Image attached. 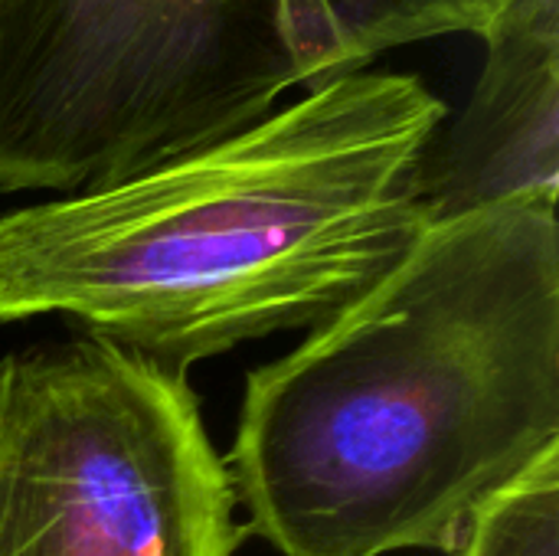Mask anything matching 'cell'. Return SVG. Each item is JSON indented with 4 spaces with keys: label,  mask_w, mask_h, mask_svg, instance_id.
Instances as JSON below:
<instances>
[{
    "label": "cell",
    "mask_w": 559,
    "mask_h": 556,
    "mask_svg": "<svg viewBox=\"0 0 559 556\" xmlns=\"http://www.w3.org/2000/svg\"><path fill=\"white\" fill-rule=\"evenodd\" d=\"M449 105L360 69L134 177L0 216V324L59 315L167 370L314 331L426 229Z\"/></svg>",
    "instance_id": "cell-2"
},
{
    "label": "cell",
    "mask_w": 559,
    "mask_h": 556,
    "mask_svg": "<svg viewBox=\"0 0 559 556\" xmlns=\"http://www.w3.org/2000/svg\"><path fill=\"white\" fill-rule=\"evenodd\" d=\"M557 446V206L521 203L429 223L252 370L226 469L246 534L282 556H452Z\"/></svg>",
    "instance_id": "cell-1"
},
{
    "label": "cell",
    "mask_w": 559,
    "mask_h": 556,
    "mask_svg": "<svg viewBox=\"0 0 559 556\" xmlns=\"http://www.w3.org/2000/svg\"><path fill=\"white\" fill-rule=\"evenodd\" d=\"M236 508L187 374L88 331L0 357V556H233Z\"/></svg>",
    "instance_id": "cell-4"
},
{
    "label": "cell",
    "mask_w": 559,
    "mask_h": 556,
    "mask_svg": "<svg viewBox=\"0 0 559 556\" xmlns=\"http://www.w3.org/2000/svg\"><path fill=\"white\" fill-rule=\"evenodd\" d=\"M452 556H559V446L472 518Z\"/></svg>",
    "instance_id": "cell-7"
},
{
    "label": "cell",
    "mask_w": 559,
    "mask_h": 556,
    "mask_svg": "<svg viewBox=\"0 0 559 556\" xmlns=\"http://www.w3.org/2000/svg\"><path fill=\"white\" fill-rule=\"evenodd\" d=\"M468 102L445 115L419 164L429 223L495 206H557L559 0H518L481 33Z\"/></svg>",
    "instance_id": "cell-5"
},
{
    "label": "cell",
    "mask_w": 559,
    "mask_h": 556,
    "mask_svg": "<svg viewBox=\"0 0 559 556\" xmlns=\"http://www.w3.org/2000/svg\"><path fill=\"white\" fill-rule=\"evenodd\" d=\"M341 75L334 0H0V193H79Z\"/></svg>",
    "instance_id": "cell-3"
},
{
    "label": "cell",
    "mask_w": 559,
    "mask_h": 556,
    "mask_svg": "<svg viewBox=\"0 0 559 556\" xmlns=\"http://www.w3.org/2000/svg\"><path fill=\"white\" fill-rule=\"evenodd\" d=\"M518 0H337L344 69L360 72L377 56L455 33L478 36Z\"/></svg>",
    "instance_id": "cell-6"
}]
</instances>
